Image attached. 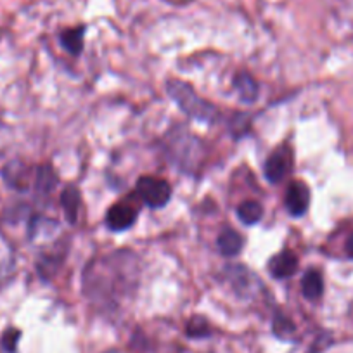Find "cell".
I'll return each mask as SVG.
<instances>
[{
  "label": "cell",
  "instance_id": "44dd1931",
  "mask_svg": "<svg viewBox=\"0 0 353 353\" xmlns=\"http://www.w3.org/2000/svg\"><path fill=\"white\" fill-rule=\"evenodd\" d=\"M327 345H331V336H329V334H321L317 338V341H315L314 345H312L310 352H308V353H322L325 348H327Z\"/></svg>",
  "mask_w": 353,
  "mask_h": 353
},
{
  "label": "cell",
  "instance_id": "6da1fadb",
  "mask_svg": "<svg viewBox=\"0 0 353 353\" xmlns=\"http://www.w3.org/2000/svg\"><path fill=\"white\" fill-rule=\"evenodd\" d=\"M141 277L139 258L121 250L92 261L83 274V293L103 310H118L135 294Z\"/></svg>",
  "mask_w": 353,
  "mask_h": 353
},
{
  "label": "cell",
  "instance_id": "30bf717a",
  "mask_svg": "<svg viewBox=\"0 0 353 353\" xmlns=\"http://www.w3.org/2000/svg\"><path fill=\"white\" fill-rule=\"evenodd\" d=\"M244 239L239 232L234 229H223L216 237V248L220 253L227 258H234L243 251Z\"/></svg>",
  "mask_w": 353,
  "mask_h": 353
},
{
  "label": "cell",
  "instance_id": "8fae6325",
  "mask_svg": "<svg viewBox=\"0 0 353 353\" xmlns=\"http://www.w3.org/2000/svg\"><path fill=\"white\" fill-rule=\"evenodd\" d=\"M234 87H236L237 94H239L243 103H254L258 99L260 87H258L256 80L250 73H246V71H241V73L236 74V78H234Z\"/></svg>",
  "mask_w": 353,
  "mask_h": 353
},
{
  "label": "cell",
  "instance_id": "9c48e42d",
  "mask_svg": "<svg viewBox=\"0 0 353 353\" xmlns=\"http://www.w3.org/2000/svg\"><path fill=\"white\" fill-rule=\"evenodd\" d=\"M269 270L276 279H288L298 270V256L294 251H283L270 260Z\"/></svg>",
  "mask_w": 353,
  "mask_h": 353
},
{
  "label": "cell",
  "instance_id": "277c9868",
  "mask_svg": "<svg viewBox=\"0 0 353 353\" xmlns=\"http://www.w3.org/2000/svg\"><path fill=\"white\" fill-rule=\"evenodd\" d=\"M137 192L149 208H163L172 198V188L168 182L148 175L139 179Z\"/></svg>",
  "mask_w": 353,
  "mask_h": 353
},
{
  "label": "cell",
  "instance_id": "3957f363",
  "mask_svg": "<svg viewBox=\"0 0 353 353\" xmlns=\"http://www.w3.org/2000/svg\"><path fill=\"white\" fill-rule=\"evenodd\" d=\"M166 152H168L173 165L179 166L182 172L192 173L198 168L199 159H201L203 154V148L194 135L189 134L185 128L179 127L173 134L168 135Z\"/></svg>",
  "mask_w": 353,
  "mask_h": 353
},
{
  "label": "cell",
  "instance_id": "5bb4252c",
  "mask_svg": "<svg viewBox=\"0 0 353 353\" xmlns=\"http://www.w3.org/2000/svg\"><path fill=\"white\" fill-rule=\"evenodd\" d=\"M61 205H63L64 215L68 222L77 223L78 213H80V192L74 185H68L61 194Z\"/></svg>",
  "mask_w": 353,
  "mask_h": 353
},
{
  "label": "cell",
  "instance_id": "2e32d148",
  "mask_svg": "<svg viewBox=\"0 0 353 353\" xmlns=\"http://www.w3.org/2000/svg\"><path fill=\"white\" fill-rule=\"evenodd\" d=\"M83 37H85L83 26L66 30V32L61 33V43H63V47L71 54V56H78V54L83 50Z\"/></svg>",
  "mask_w": 353,
  "mask_h": 353
},
{
  "label": "cell",
  "instance_id": "ba28073f",
  "mask_svg": "<svg viewBox=\"0 0 353 353\" xmlns=\"http://www.w3.org/2000/svg\"><path fill=\"white\" fill-rule=\"evenodd\" d=\"M135 219H137V212L132 206L125 205V203H117L108 212L106 223L114 232H123L134 225Z\"/></svg>",
  "mask_w": 353,
  "mask_h": 353
},
{
  "label": "cell",
  "instance_id": "e0dca14e",
  "mask_svg": "<svg viewBox=\"0 0 353 353\" xmlns=\"http://www.w3.org/2000/svg\"><path fill=\"white\" fill-rule=\"evenodd\" d=\"M237 216L243 223L246 225H254L261 220L263 216V206L258 201H244L241 203L239 208H237Z\"/></svg>",
  "mask_w": 353,
  "mask_h": 353
},
{
  "label": "cell",
  "instance_id": "8992f818",
  "mask_svg": "<svg viewBox=\"0 0 353 353\" xmlns=\"http://www.w3.org/2000/svg\"><path fill=\"white\" fill-rule=\"evenodd\" d=\"M286 203L288 212L293 216H301L307 213L308 205H310V189L305 182H291L286 191Z\"/></svg>",
  "mask_w": 353,
  "mask_h": 353
},
{
  "label": "cell",
  "instance_id": "5b68a950",
  "mask_svg": "<svg viewBox=\"0 0 353 353\" xmlns=\"http://www.w3.org/2000/svg\"><path fill=\"white\" fill-rule=\"evenodd\" d=\"M225 279L241 298H250L261 290V281L243 265H229L225 267Z\"/></svg>",
  "mask_w": 353,
  "mask_h": 353
},
{
  "label": "cell",
  "instance_id": "7402d4cb",
  "mask_svg": "<svg viewBox=\"0 0 353 353\" xmlns=\"http://www.w3.org/2000/svg\"><path fill=\"white\" fill-rule=\"evenodd\" d=\"M346 253H348L350 258H353V234L346 241Z\"/></svg>",
  "mask_w": 353,
  "mask_h": 353
},
{
  "label": "cell",
  "instance_id": "4fadbf2b",
  "mask_svg": "<svg viewBox=\"0 0 353 353\" xmlns=\"http://www.w3.org/2000/svg\"><path fill=\"white\" fill-rule=\"evenodd\" d=\"M2 175H4V181L8 182V185L11 188L19 189V191H25L28 188V168H26L23 163L12 161L2 170Z\"/></svg>",
  "mask_w": 353,
  "mask_h": 353
},
{
  "label": "cell",
  "instance_id": "7c38bea8",
  "mask_svg": "<svg viewBox=\"0 0 353 353\" xmlns=\"http://www.w3.org/2000/svg\"><path fill=\"white\" fill-rule=\"evenodd\" d=\"M301 293L310 301L319 300L322 296V293H324V279H322V274L317 269H310L305 272L303 279H301Z\"/></svg>",
  "mask_w": 353,
  "mask_h": 353
},
{
  "label": "cell",
  "instance_id": "d6986e66",
  "mask_svg": "<svg viewBox=\"0 0 353 353\" xmlns=\"http://www.w3.org/2000/svg\"><path fill=\"white\" fill-rule=\"evenodd\" d=\"M272 331L277 338H290L294 332V324L290 319L283 317V315H276L272 324Z\"/></svg>",
  "mask_w": 353,
  "mask_h": 353
},
{
  "label": "cell",
  "instance_id": "ffe728a7",
  "mask_svg": "<svg viewBox=\"0 0 353 353\" xmlns=\"http://www.w3.org/2000/svg\"><path fill=\"white\" fill-rule=\"evenodd\" d=\"M19 338H21V331H18V329L14 327L8 329V331L4 332V336H2V346H4L6 352L14 353L16 348H18Z\"/></svg>",
  "mask_w": 353,
  "mask_h": 353
},
{
  "label": "cell",
  "instance_id": "7a4b0ae2",
  "mask_svg": "<svg viewBox=\"0 0 353 353\" xmlns=\"http://www.w3.org/2000/svg\"><path fill=\"white\" fill-rule=\"evenodd\" d=\"M166 92L170 94V97L179 104V108L189 118H192V120H198L210 125L219 123L220 121V111L216 110V106H213L208 101L201 99L196 94L194 88L185 83V81L170 80L166 83Z\"/></svg>",
  "mask_w": 353,
  "mask_h": 353
},
{
  "label": "cell",
  "instance_id": "ac0fdd59",
  "mask_svg": "<svg viewBox=\"0 0 353 353\" xmlns=\"http://www.w3.org/2000/svg\"><path fill=\"white\" fill-rule=\"evenodd\" d=\"M185 332H188L189 338H205V336H208L212 331H210V324L206 319L192 317L191 321L188 322Z\"/></svg>",
  "mask_w": 353,
  "mask_h": 353
},
{
  "label": "cell",
  "instance_id": "52a82bcc",
  "mask_svg": "<svg viewBox=\"0 0 353 353\" xmlns=\"http://www.w3.org/2000/svg\"><path fill=\"white\" fill-rule=\"evenodd\" d=\"M263 172L267 181L272 182V184L283 181L286 173L290 172V151L286 148H281L276 152H272L265 161Z\"/></svg>",
  "mask_w": 353,
  "mask_h": 353
},
{
  "label": "cell",
  "instance_id": "9a60e30c",
  "mask_svg": "<svg viewBox=\"0 0 353 353\" xmlns=\"http://www.w3.org/2000/svg\"><path fill=\"white\" fill-rule=\"evenodd\" d=\"M57 185V173L50 165H42L37 170L35 189L40 196H49Z\"/></svg>",
  "mask_w": 353,
  "mask_h": 353
}]
</instances>
